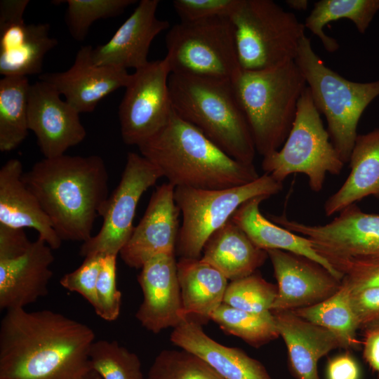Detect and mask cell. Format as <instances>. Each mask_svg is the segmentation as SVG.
I'll return each mask as SVG.
<instances>
[{
  "label": "cell",
  "mask_w": 379,
  "mask_h": 379,
  "mask_svg": "<svg viewBox=\"0 0 379 379\" xmlns=\"http://www.w3.org/2000/svg\"><path fill=\"white\" fill-rule=\"evenodd\" d=\"M53 249L38 237L22 254L0 259V309L24 308L48 293Z\"/></svg>",
  "instance_id": "obj_20"
},
{
  "label": "cell",
  "mask_w": 379,
  "mask_h": 379,
  "mask_svg": "<svg viewBox=\"0 0 379 379\" xmlns=\"http://www.w3.org/2000/svg\"><path fill=\"white\" fill-rule=\"evenodd\" d=\"M103 255L98 254L86 257L78 268L64 274L60 280L63 288L82 295L93 309L97 303L96 286Z\"/></svg>",
  "instance_id": "obj_38"
},
{
  "label": "cell",
  "mask_w": 379,
  "mask_h": 379,
  "mask_svg": "<svg viewBox=\"0 0 379 379\" xmlns=\"http://www.w3.org/2000/svg\"><path fill=\"white\" fill-rule=\"evenodd\" d=\"M62 241H88L109 197V175L98 155L44 158L22 175Z\"/></svg>",
  "instance_id": "obj_2"
},
{
  "label": "cell",
  "mask_w": 379,
  "mask_h": 379,
  "mask_svg": "<svg viewBox=\"0 0 379 379\" xmlns=\"http://www.w3.org/2000/svg\"><path fill=\"white\" fill-rule=\"evenodd\" d=\"M165 58L135 70L119 107L121 135L128 145L139 146L168 123L174 110Z\"/></svg>",
  "instance_id": "obj_13"
},
{
  "label": "cell",
  "mask_w": 379,
  "mask_h": 379,
  "mask_svg": "<svg viewBox=\"0 0 379 379\" xmlns=\"http://www.w3.org/2000/svg\"><path fill=\"white\" fill-rule=\"evenodd\" d=\"M277 281V295L271 311H293L318 304L338 291L342 280L305 256L267 250Z\"/></svg>",
  "instance_id": "obj_15"
},
{
  "label": "cell",
  "mask_w": 379,
  "mask_h": 379,
  "mask_svg": "<svg viewBox=\"0 0 379 379\" xmlns=\"http://www.w3.org/2000/svg\"><path fill=\"white\" fill-rule=\"evenodd\" d=\"M351 303L359 329L379 330V288L351 291Z\"/></svg>",
  "instance_id": "obj_40"
},
{
  "label": "cell",
  "mask_w": 379,
  "mask_h": 379,
  "mask_svg": "<svg viewBox=\"0 0 379 379\" xmlns=\"http://www.w3.org/2000/svg\"><path fill=\"white\" fill-rule=\"evenodd\" d=\"M342 280L349 286L352 291L379 288V268L358 276L343 277Z\"/></svg>",
  "instance_id": "obj_44"
},
{
  "label": "cell",
  "mask_w": 379,
  "mask_h": 379,
  "mask_svg": "<svg viewBox=\"0 0 379 379\" xmlns=\"http://www.w3.org/2000/svg\"><path fill=\"white\" fill-rule=\"evenodd\" d=\"M89 358L102 379H146L138 356L115 340H95Z\"/></svg>",
  "instance_id": "obj_33"
},
{
  "label": "cell",
  "mask_w": 379,
  "mask_h": 379,
  "mask_svg": "<svg viewBox=\"0 0 379 379\" xmlns=\"http://www.w3.org/2000/svg\"><path fill=\"white\" fill-rule=\"evenodd\" d=\"M146 379H224L206 361L185 350H164L155 357Z\"/></svg>",
  "instance_id": "obj_35"
},
{
  "label": "cell",
  "mask_w": 379,
  "mask_h": 379,
  "mask_svg": "<svg viewBox=\"0 0 379 379\" xmlns=\"http://www.w3.org/2000/svg\"><path fill=\"white\" fill-rule=\"evenodd\" d=\"M361 370L357 361L349 354L331 358L326 366V379H360Z\"/></svg>",
  "instance_id": "obj_42"
},
{
  "label": "cell",
  "mask_w": 379,
  "mask_h": 379,
  "mask_svg": "<svg viewBox=\"0 0 379 379\" xmlns=\"http://www.w3.org/2000/svg\"><path fill=\"white\" fill-rule=\"evenodd\" d=\"M23 229L0 225V259H8L23 253L30 246Z\"/></svg>",
  "instance_id": "obj_41"
},
{
  "label": "cell",
  "mask_w": 379,
  "mask_h": 379,
  "mask_svg": "<svg viewBox=\"0 0 379 379\" xmlns=\"http://www.w3.org/2000/svg\"><path fill=\"white\" fill-rule=\"evenodd\" d=\"M174 193L175 187L168 182L152 193L142 218L119 252L128 267L141 269L156 255L175 253L180 211Z\"/></svg>",
  "instance_id": "obj_16"
},
{
  "label": "cell",
  "mask_w": 379,
  "mask_h": 379,
  "mask_svg": "<svg viewBox=\"0 0 379 379\" xmlns=\"http://www.w3.org/2000/svg\"><path fill=\"white\" fill-rule=\"evenodd\" d=\"M256 152L262 157L284 145L307 87L295 60L262 71L241 69L232 79Z\"/></svg>",
  "instance_id": "obj_5"
},
{
  "label": "cell",
  "mask_w": 379,
  "mask_h": 379,
  "mask_svg": "<svg viewBox=\"0 0 379 379\" xmlns=\"http://www.w3.org/2000/svg\"><path fill=\"white\" fill-rule=\"evenodd\" d=\"M241 69L262 71L294 60L304 24L272 0H239L230 17Z\"/></svg>",
  "instance_id": "obj_8"
},
{
  "label": "cell",
  "mask_w": 379,
  "mask_h": 379,
  "mask_svg": "<svg viewBox=\"0 0 379 379\" xmlns=\"http://www.w3.org/2000/svg\"><path fill=\"white\" fill-rule=\"evenodd\" d=\"M283 183L264 173L254 181L225 189L175 187V201L182 215L175 252L180 258L199 259L210 236L225 224L245 201L277 194Z\"/></svg>",
  "instance_id": "obj_10"
},
{
  "label": "cell",
  "mask_w": 379,
  "mask_h": 379,
  "mask_svg": "<svg viewBox=\"0 0 379 379\" xmlns=\"http://www.w3.org/2000/svg\"><path fill=\"white\" fill-rule=\"evenodd\" d=\"M166 46L171 74L232 81L241 70L230 18L180 21L168 31Z\"/></svg>",
  "instance_id": "obj_11"
},
{
  "label": "cell",
  "mask_w": 379,
  "mask_h": 379,
  "mask_svg": "<svg viewBox=\"0 0 379 379\" xmlns=\"http://www.w3.org/2000/svg\"><path fill=\"white\" fill-rule=\"evenodd\" d=\"M267 258V251L256 246L230 218L208 239L200 259L231 281L255 272Z\"/></svg>",
  "instance_id": "obj_27"
},
{
  "label": "cell",
  "mask_w": 379,
  "mask_h": 379,
  "mask_svg": "<svg viewBox=\"0 0 379 379\" xmlns=\"http://www.w3.org/2000/svg\"><path fill=\"white\" fill-rule=\"evenodd\" d=\"M268 198L260 196L245 201L232 215V220L258 248L265 251L282 250L305 256L342 280L343 277L314 251L309 239L273 222L261 213L260 204Z\"/></svg>",
  "instance_id": "obj_28"
},
{
  "label": "cell",
  "mask_w": 379,
  "mask_h": 379,
  "mask_svg": "<svg viewBox=\"0 0 379 379\" xmlns=\"http://www.w3.org/2000/svg\"><path fill=\"white\" fill-rule=\"evenodd\" d=\"M286 346L289 369L295 379H320L317 364L331 351L340 348L337 338L327 329L293 311H271Z\"/></svg>",
  "instance_id": "obj_22"
},
{
  "label": "cell",
  "mask_w": 379,
  "mask_h": 379,
  "mask_svg": "<svg viewBox=\"0 0 379 379\" xmlns=\"http://www.w3.org/2000/svg\"><path fill=\"white\" fill-rule=\"evenodd\" d=\"M79 379H102L95 370L92 369Z\"/></svg>",
  "instance_id": "obj_47"
},
{
  "label": "cell",
  "mask_w": 379,
  "mask_h": 379,
  "mask_svg": "<svg viewBox=\"0 0 379 379\" xmlns=\"http://www.w3.org/2000/svg\"><path fill=\"white\" fill-rule=\"evenodd\" d=\"M378 11L379 0H320L314 4L304 25L321 40L327 51L333 53L339 44L324 32L328 22L348 19L359 33L364 34Z\"/></svg>",
  "instance_id": "obj_29"
},
{
  "label": "cell",
  "mask_w": 379,
  "mask_h": 379,
  "mask_svg": "<svg viewBox=\"0 0 379 379\" xmlns=\"http://www.w3.org/2000/svg\"><path fill=\"white\" fill-rule=\"evenodd\" d=\"M50 29L48 23L26 24L23 18L0 22V74H40L46 54L58 43Z\"/></svg>",
  "instance_id": "obj_24"
},
{
  "label": "cell",
  "mask_w": 379,
  "mask_h": 379,
  "mask_svg": "<svg viewBox=\"0 0 379 379\" xmlns=\"http://www.w3.org/2000/svg\"><path fill=\"white\" fill-rule=\"evenodd\" d=\"M344 165L307 86L287 138L281 149L263 157L262 169L279 182L291 174H305L311 190L319 192L327 173L339 175Z\"/></svg>",
  "instance_id": "obj_9"
},
{
  "label": "cell",
  "mask_w": 379,
  "mask_h": 379,
  "mask_svg": "<svg viewBox=\"0 0 379 379\" xmlns=\"http://www.w3.org/2000/svg\"><path fill=\"white\" fill-rule=\"evenodd\" d=\"M135 0H63L53 4L67 5L66 23L72 36L78 41H83L92 24L100 20L121 14L135 4Z\"/></svg>",
  "instance_id": "obj_36"
},
{
  "label": "cell",
  "mask_w": 379,
  "mask_h": 379,
  "mask_svg": "<svg viewBox=\"0 0 379 379\" xmlns=\"http://www.w3.org/2000/svg\"><path fill=\"white\" fill-rule=\"evenodd\" d=\"M177 274L183 320L202 326L223 302L228 279L216 268L199 259L180 258Z\"/></svg>",
  "instance_id": "obj_25"
},
{
  "label": "cell",
  "mask_w": 379,
  "mask_h": 379,
  "mask_svg": "<svg viewBox=\"0 0 379 379\" xmlns=\"http://www.w3.org/2000/svg\"><path fill=\"white\" fill-rule=\"evenodd\" d=\"M79 114L48 83L39 80L30 85L28 128L34 133L44 158L63 155L85 139L86 131Z\"/></svg>",
  "instance_id": "obj_14"
},
{
  "label": "cell",
  "mask_w": 379,
  "mask_h": 379,
  "mask_svg": "<svg viewBox=\"0 0 379 379\" xmlns=\"http://www.w3.org/2000/svg\"><path fill=\"white\" fill-rule=\"evenodd\" d=\"M140 270L137 279L143 298L135 313L136 319L154 333L174 328L183 321L175 253L156 255Z\"/></svg>",
  "instance_id": "obj_18"
},
{
  "label": "cell",
  "mask_w": 379,
  "mask_h": 379,
  "mask_svg": "<svg viewBox=\"0 0 379 379\" xmlns=\"http://www.w3.org/2000/svg\"><path fill=\"white\" fill-rule=\"evenodd\" d=\"M174 112L234 159L253 164L256 149L230 79L171 74Z\"/></svg>",
  "instance_id": "obj_4"
},
{
  "label": "cell",
  "mask_w": 379,
  "mask_h": 379,
  "mask_svg": "<svg viewBox=\"0 0 379 379\" xmlns=\"http://www.w3.org/2000/svg\"><path fill=\"white\" fill-rule=\"evenodd\" d=\"M350 173L325 201L326 216L339 213L365 197L379 199V128L358 134L350 157Z\"/></svg>",
  "instance_id": "obj_26"
},
{
  "label": "cell",
  "mask_w": 379,
  "mask_h": 379,
  "mask_svg": "<svg viewBox=\"0 0 379 379\" xmlns=\"http://www.w3.org/2000/svg\"><path fill=\"white\" fill-rule=\"evenodd\" d=\"M286 4L292 9L305 11L307 8L309 2L307 0H287Z\"/></svg>",
  "instance_id": "obj_46"
},
{
  "label": "cell",
  "mask_w": 379,
  "mask_h": 379,
  "mask_svg": "<svg viewBox=\"0 0 379 379\" xmlns=\"http://www.w3.org/2000/svg\"><path fill=\"white\" fill-rule=\"evenodd\" d=\"M363 355L369 366L379 373V330L366 333Z\"/></svg>",
  "instance_id": "obj_43"
},
{
  "label": "cell",
  "mask_w": 379,
  "mask_h": 379,
  "mask_svg": "<svg viewBox=\"0 0 379 379\" xmlns=\"http://www.w3.org/2000/svg\"><path fill=\"white\" fill-rule=\"evenodd\" d=\"M159 4V0L140 1L110 39L93 48V62L125 69L145 66L152 41L169 27L168 21L157 17Z\"/></svg>",
  "instance_id": "obj_19"
},
{
  "label": "cell",
  "mask_w": 379,
  "mask_h": 379,
  "mask_svg": "<svg viewBox=\"0 0 379 379\" xmlns=\"http://www.w3.org/2000/svg\"><path fill=\"white\" fill-rule=\"evenodd\" d=\"M23 173L18 159L8 160L0 169V225L34 229L53 250L58 249L62 241L38 199L24 182Z\"/></svg>",
  "instance_id": "obj_21"
},
{
  "label": "cell",
  "mask_w": 379,
  "mask_h": 379,
  "mask_svg": "<svg viewBox=\"0 0 379 379\" xmlns=\"http://www.w3.org/2000/svg\"><path fill=\"white\" fill-rule=\"evenodd\" d=\"M211 320L227 334L237 336L255 348L279 337L272 312L251 313L222 303L212 314Z\"/></svg>",
  "instance_id": "obj_32"
},
{
  "label": "cell",
  "mask_w": 379,
  "mask_h": 379,
  "mask_svg": "<svg viewBox=\"0 0 379 379\" xmlns=\"http://www.w3.org/2000/svg\"><path fill=\"white\" fill-rule=\"evenodd\" d=\"M117 256L104 255L96 286L95 313L107 321L119 317L121 305V293L117 284Z\"/></svg>",
  "instance_id": "obj_37"
},
{
  "label": "cell",
  "mask_w": 379,
  "mask_h": 379,
  "mask_svg": "<svg viewBox=\"0 0 379 379\" xmlns=\"http://www.w3.org/2000/svg\"><path fill=\"white\" fill-rule=\"evenodd\" d=\"M93 330L59 312L7 310L0 324V379H79L91 370Z\"/></svg>",
  "instance_id": "obj_1"
},
{
  "label": "cell",
  "mask_w": 379,
  "mask_h": 379,
  "mask_svg": "<svg viewBox=\"0 0 379 379\" xmlns=\"http://www.w3.org/2000/svg\"><path fill=\"white\" fill-rule=\"evenodd\" d=\"M239 0H174L173 8L180 21L191 22L218 17L230 18Z\"/></svg>",
  "instance_id": "obj_39"
},
{
  "label": "cell",
  "mask_w": 379,
  "mask_h": 379,
  "mask_svg": "<svg viewBox=\"0 0 379 379\" xmlns=\"http://www.w3.org/2000/svg\"><path fill=\"white\" fill-rule=\"evenodd\" d=\"M3 379H12V378H3Z\"/></svg>",
  "instance_id": "obj_48"
},
{
  "label": "cell",
  "mask_w": 379,
  "mask_h": 379,
  "mask_svg": "<svg viewBox=\"0 0 379 379\" xmlns=\"http://www.w3.org/2000/svg\"><path fill=\"white\" fill-rule=\"evenodd\" d=\"M93 47L84 46L77 51L74 63L65 72L46 73L39 80L51 85L79 113L93 112L104 98L126 87L131 74L125 69L100 66L92 60Z\"/></svg>",
  "instance_id": "obj_17"
},
{
  "label": "cell",
  "mask_w": 379,
  "mask_h": 379,
  "mask_svg": "<svg viewBox=\"0 0 379 379\" xmlns=\"http://www.w3.org/2000/svg\"><path fill=\"white\" fill-rule=\"evenodd\" d=\"M270 218L309 239L314 251L343 277L379 268V214L364 212L354 204L325 225H307L284 214Z\"/></svg>",
  "instance_id": "obj_7"
},
{
  "label": "cell",
  "mask_w": 379,
  "mask_h": 379,
  "mask_svg": "<svg viewBox=\"0 0 379 379\" xmlns=\"http://www.w3.org/2000/svg\"><path fill=\"white\" fill-rule=\"evenodd\" d=\"M294 60L305 79L316 107L326 119L333 145L343 161L349 162L361 114L379 95V80L355 82L345 79L324 65L306 35Z\"/></svg>",
  "instance_id": "obj_6"
},
{
  "label": "cell",
  "mask_w": 379,
  "mask_h": 379,
  "mask_svg": "<svg viewBox=\"0 0 379 379\" xmlns=\"http://www.w3.org/2000/svg\"><path fill=\"white\" fill-rule=\"evenodd\" d=\"M138 147L175 187L225 189L260 176L253 164L234 159L175 112L164 128Z\"/></svg>",
  "instance_id": "obj_3"
},
{
  "label": "cell",
  "mask_w": 379,
  "mask_h": 379,
  "mask_svg": "<svg viewBox=\"0 0 379 379\" xmlns=\"http://www.w3.org/2000/svg\"><path fill=\"white\" fill-rule=\"evenodd\" d=\"M29 2L28 0H1L0 1V21L23 18Z\"/></svg>",
  "instance_id": "obj_45"
},
{
  "label": "cell",
  "mask_w": 379,
  "mask_h": 379,
  "mask_svg": "<svg viewBox=\"0 0 379 379\" xmlns=\"http://www.w3.org/2000/svg\"><path fill=\"white\" fill-rule=\"evenodd\" d=\"M293 312L299 317L331 331L338 340L340 348L357 345V321L351 303V289L342 280L340 288L325 300Z\"/></svg>",
  "instance_id": "obj_31"
},
{
  "label": "cell",
  "mask_w": 379,
  "mask_h": 379,
  "mask_svg": "<svg viewBox=\"0 0 379 379\" xmlns=\"http://www.w3.org/2000/svg\"><path fill=\"white\" fill-rule=\"evenodd\" d=\"M277 291V285L266 281L256 271L228 283L222 303L246 312L262 314L271 312Z\"/></svg>",
  "instance_id": "obj_34"
},
{
  "label": "cell",
  "mask_w": 379,
  "mask_h": 379,
  "mask_svg": "<svg viewBox=\"0 0 379 379\" xmlns=\"http://www.w3.org/2000/svg\"><path fill=\"white\" fill-rule=\"evenodd\" d=\"M27 77H3L0 80V151L16 149L28 135Z\"/></svg>",
  "instance_id": "obj_30"
},
{
  "label": "cell",
  "mask_w": 379,
  "mask_h": 379,
  "mask_svg": "<svg viewBox=\"0 0 379 379\" xmlns=\"http://www.w3.org/2000/svg\"><path fill=\"white\" fill-rule=\"evenodd\" d=\"M162 177L159 169L143 156L128 152L120 181L100 215L101 228L82 243L80 255H118L133 230V219L140 197Z\"/></svg>",
  "instance_id": "obj_12"
},
{
  "label": "cell",
  "mask_w": 379,
  "mask_h": 379,
  "mask_svg": "<svg viewBox=\"0 0 379 379\" xmlns=\"http://www.w3.org/2000/svg\"><path fill=\"white\" fill-rule=\"evenodd\" d=\"M170 340L202 359L224 379H274L258 360L238 347L214 340L193 321L183 320L173 328Z\"/></svg>",
  "instance_id": "obj_23"
}]
</instances>
